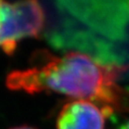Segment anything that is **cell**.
<instances>
[{"label": "cell", "mask_w": 129, "mask_h": 129, "mask_svg": "<svg viewBox=\"0 0 129 129\" xmlns=\"http://www.w3.org/2000/svg\"><path fill=\"white\" fill-rule=\"evenodd\" d=\"M35 59L31 66L6 76L9 89L29 94L56 92L92 102L110 114L129 112V92L117 82L124 66L105 63L80 51L63 55L41 51Z\"/></svg>", "instance_id": "obj_1"}, {"label": "cell", "mask_w": 129, "mask_h": 129, "mask_svg": "<svg viewBox=\"0 0 129 129\" xmlns=\"http://www.w3.org/2000/svg\"><path fill=\"white\" fill-rule=\"evenodd\" d=\"M45 26V11L37 1L0 0V49L12 55L20 41L37 38Z\"/></svg>", "instance_id": "obj_2"}, {"label": "cell", "mask_w": 129, "mask_h": 129, "mask_svg": "<svg viewBox=\"0 0 129 129\" xmlns=\"http://www.w3.org/2000/svg\"><path fill=\"white\" fill-rule=\"evenodd\" d=\"M66 4L71 7L69 10L73 13L89 21L96 28L111 33V36L120 33L129 14V3L128 8L121 7L125 2H104L103 8L102 2H69Z\"/></svg>", "instance_id": "obj_3"}, {"label": "cell", "mask_w": 129, "mask_h": 129, "mask_svg": "<svg viewBox=\"0 0 129 129\" xmlns=\"http://www.w3.org/2000/svg\"><path fill=\"white\" fill-rule=\"evenodd\" d=\"M110 115L101 106L89 101L72 100L60 110L56 119L57 129H105Z\"/></svg>", "instance_id": "obj_4"}, {"label": "cell", "mask_w": 129, "mask_h": 129, "mask_svg": "<svg viewBox=\"0 0 129 129\" xmlns=\"http://www.w3.org/2000/svg\"><path fill=\"white\" fill-rule=\"evenodd\" d=\"M9 129H37L35 127H31V126H27V125H22V126H15Z\"/></svg>", "instance_id": "obj_5"}, {"label": "cell", "mask_w": 129, "mask_h": 129, "mask_svg": "<svg viewBox=\"0 0 129 129\" xmlns=\"http://www.w3.org/2000/svg\"><path fill=\"white\" fill-rule=\"evenodd\" d=\"M121 129H129V120H128V122H127L126 124H124V125L121 127Z\"/></svg>", "instance_id": "obj_6"}]
</instances>
